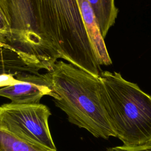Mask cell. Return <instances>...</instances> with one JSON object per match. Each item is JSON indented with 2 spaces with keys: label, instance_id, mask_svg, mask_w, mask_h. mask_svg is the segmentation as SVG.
Returning <instances> with one entry per match:
<instances>
[{
  "label": "cell",
  "instance_id": "cell-7",
  "mask_svg": "<svg viewBox=\"0 0 151 151\" xmlns=\"http://www.w3.org/2000/svg\"><path fill=\"white\" fill-rule=\"evenodd\" d=\"M83 22L99 64L109 65L112 61L91 6L87 0H77Z\"/></svg>",
  "mask_w": 151,
  "mask_h": 151
},
{
  "label": "cell",
  "instance_id": "cell-11",
  "mask_svg": "<svg viewBox=\"0 0 151 151\" xmlns=\"http://www.w3.org/2000/svg\"><path fill=\"white\" fill-rule=\"evenodd\" d=\"M12 31L11 18L5 0H0V49L12 46Z\"/></svg>",
  "mask_w": 151,
  "mask_h": 151
},
{
  "label": "cell",
  "instance_id": "cell-2",
  "mask_svg": "<svg viewBox=\"0 0 151 151\" xmlns=\"http://www.w3.org/2000/svg\"><path fill=\"white\" fill-rule=\"evenodd\" d=\"M44 75L55 94V106L67 114L71 123L97 138L115 137L105 116L104 85L100 76L62 60L57 61Z\"/></svg>",
  "mask_w": 151,
  "mask_h": 151
},
{
  "label": "cell",
  "instance_id": "cell-4",
  "mask_svg": "<svg viewBox=\"0 0 151 151\" xmlns=\"http://www.w3.org/2000/svg\"><path fill=\"white\" fill-rule=\"evenodd\" d=\"M11 22L12 47L31 65L50 71L56 61L41 38L30 0H5Z\"/></svg>",
  "mask_w": 151,
  "mask_h": 151
},
{
  "label": "cell",
  "instance_id": "cell-8",
  "mask_svg": "<svg viewBox=\"0 0 151 151\" xmlns=\"http://www.w3.org/2000/svg\"><path fill=\"white\" fill-rule=\"evenodd\" d=\"M39 68L30 65L12 46L0 49V76H16L19 74H40Z\"/></svg>",
  "mask_w": 151,
  "mask_h": 151
},
{
  "label": "cell",
  "instance_id": "cell-3",
  "mask_svg": "<svg viewBox=\"0 0 151 151\" xmlns=\"http://www.w3.org/2000/svg\"><path fill=\"white\" fill-rule=\"evenodd\" d=\"M103 106L115 134L126 146L151 143V96L116 71H103Z\"/></svg>",
  "mask_w": 151,
  "mask_h": 151
},
{
  "label": "cell",
  "instance_id": "cell-10",
  "mask_svg": "<svg viewBox=\"0 0 151 151\" xmlns=\"http://www.w3.org/2000/svg\"><path fill=\"white\" fill-rule=\"evenodd\" d=\"M0 151H57L37 145L0 127Z\"/></svg>",
  "mask_w": 151,
  "mask_h": 151
},
{
  "label": "cell",
  "instance_id": "cell-5",
  "mask_svg": "<svg viewBox=\"0 0 151 151\" xmlns=\"http://www.w3.org/2000/svg\"><path fill=\"white\" fill-rule=\"evenodd\" d=\"M51 113L42 104L6 103L0 106V127L20 138L57 150L48 119Z\"/></svg>",
  "mask_w": 151,
  "mask_h": 151
},
{
  "label": "cell",
  "instance_id": "cell-1",
  "mask_svg": "<svg viewBox=\"0 0 151 151\" xmlns=\"http://www.w3.org/2000/svg\"><path fill=\"white\" fill-rule=\"evenodd\" d=\"M39 32L57 61L62 58L99 77L103 71L87 33L77 0H30Z\"/></svg>",
  "mask_w": 151,
  "mask_h": 151
},
{
  "label": "cell",
  "instance_id": "cell-12",
  "mask_svg": "<svg viewBox=\"0 0 151 151\" xmlns=\"http://www.w3.org/2000/svg\"><path fill=\"white\" fill-rule=\"evenodd\" d=\"M106 151H151V143L139 146H120L109 147Z\"/></svg>",
  "mask_w": 151,
  "mask_h": 151
},
{
  "label": "cell",
  "instance_id": "cell-6",
  "mask_svg": "<svg viewBox=\"0 0 151 151\" xmlns=\"http://www.w3.org/2000/svg\"><path fill=\"white\" fill-rule=\"evenodd\" d=\"M15 77L18 82L0 88V96L9 99L12 103L38 104L44 96L55 97L44 74H19Z\"/></svg>",
  "mask_w": 151,
  "mask_h": 151
},
{
  "label": "cell",
  "instance_id": "cell-9",
  "mask_svg": "<svg viewBox=\"0 0 151 151\" xmlns=\"http://www.w3.org/2000/svg\"><path fill=\"white\" fill-rule=\"evenodd\" d=\"M95 14L102 36L104 38L114 25L119 9L114 0H87Z\"/></svg>",
  "mask_w": 151,
  "mask_h": 151
}]
</instances>
